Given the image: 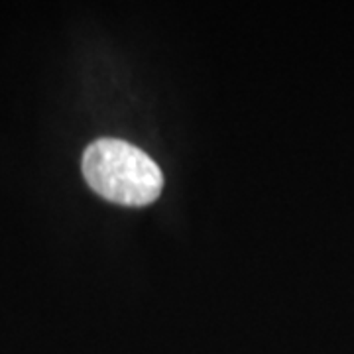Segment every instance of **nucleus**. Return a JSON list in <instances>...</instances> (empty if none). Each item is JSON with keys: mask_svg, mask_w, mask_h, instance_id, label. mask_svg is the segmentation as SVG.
Instances as JSON below:
<instances>
[{"mask_svg": "<svg viewBox=\"0 0 354 354\" xmlns=\"http://www.w3.org/2000/svg\"><path fill=\"white\" fill-rule=\"evenodd\" d=\"M88 187L106 201L144 207L164 189V174L152 158L124 140L101 138L83 153Z\"/></svg>", "mask_w": 354, "mask_h": 354, "instance_id": "1", "label": "nucleus"}]
</instances>
